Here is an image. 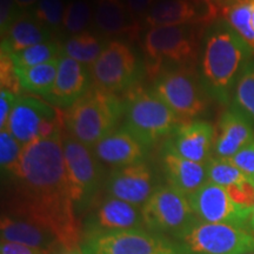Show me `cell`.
<instances>
[{
    "instance_id": "cell-1",
    "label": "cell",
    "mask_w": 254,
    "mask_h": 254,
    "mask_svg": "<svg viewBox=\"0 0 254 254\" xmlns=\"http://www.w3.org/2000/svg\"><path fill=\"white\" fill-rule=\"evenodd\" d=\"M11 213L52 232L63 249L82 244L64 158L63 131L25 145L11 174Z\"/></svg>"
},
{
    "instance_id": "cell-2",
    "label": "cell",
    "mask_w": 254,
    "mask_h": 254,
    "mask_svg": "<svg viewBox=\"0 0 254 254\" xmlns=\"http://www.w3.org/2000/svg\"><path fill=\"white\" fill-rule=\"evenodd\" d=\"M254 50L226 20L209 25L202 40L200 81L209 97L227 105Z\"/></svg>"
},
{
    "instance_id": "cell-3",
    "label": "cell",
    "mask_w": 254,
    "mask_h": 254,
    "mask_svg": "<svg viewBox=\"0 0 254 254\" xmlns=\"http://www.w3.org/2000/svg\"><path fill=\"white\" fill-rule=\"evenodd\" d=\"M124 112L125 104L116 94L92 87L65 112V128L73 138L93 150L116 131Z\"/></svg>"
},
{
    "instance_id": "cell-4",
    "label": "cell",
    "mask_w": 254,
    "mask_h": 254,
    "mask_svg": "<svg viewBox=\"0 0 254 254\" xmlns=\"http://www.w3.org/2000/svg\"><path fill=\"white\" fill-rule=\"evenodd\" d=\"M180 119L154 91L136 90L125 104L124 127L147 147L171 135Z\"/></svg>"
},
{
    "instance_id": "cell-5",
    "label": "cell",
    "mask_w": 254,
    "mask_h": 254,
    "mask_svg": "<svg viewBox=\"0 0 254 254\" xmlns=\"http://www.w3.org/2000/svg\"><path fill=\"white\" fill-rule=\"evenodd\" d=\"M183 254H244L254 252L250 230L227 224L206 222L196 218L176 237Z\"/></svg>"
},
{
    "instance_id": "cell-6",
    "label": "cell",
    "mask_w": 254,
    "mask_h": 254,
    "mask_svg": "<svg viewBox=\"0 0 254 254\" xmlns=\"http://www.w3.org/2000/svg\"><path fill=\"white\" fill-rule=\"evenodd\" d=\"M63 146L72 201L77 215L80 217L97 200L104 171L92 148L68 133H63Z\"/></svg>"
},
{
    "instance_id": "cell-7",
    "label": "cell",
    "mask_w": 254,
    "mask_h": 254,
    "mask_svg": "<svg viewBox=\"0 0 254 254\" xmlns=\"http://www.w3.org/2000/svg\"><path fill=\"white\" fill-rule=\"evenodd\" d=\"M144 227L153 233L176 238L196 220L189 196L171 185L158 186L141 207Z\"/></svg>"
},
{
    "instance_id": "cell-8",
    "label": "cell",
    "mask_w": 254,
    "mask_h": 254,
    "mask_svg": "<svg viewBox=\"0 0 254 254\" xmlns=\"http://www.w3.org/2000/svg\"><path fill=\"white\" fill-rule=\"evenodd\" d=\"M65 113L49 101L36 97H18L6 128L21 145L63 131Z\"/></svg>"
},
{
    "instance_id": "cell-9",
    "label": "cell",
    "mask_w": 254,
    "mask_h": 254,
    "mask_svg": "<svg viewBox=\"0 0 254 254\" xmlns=\"http://www.w3.org/2000/svg\"><path fill=\"white\" fill-rule=\"evenodd\" d=\"M81 249L85 254H165L179 246L167 237L139 227L84 236Z\"/></svg>"
},
{
    "instance_id": "cell-10",
    "label": "cell",
    "mask_w": 254,
    "mask_h": 254,
    "mask_svg": "<svg viewBox=\"0 0 254 254\" xmlns=\"http://www.w3.org/2000/svg\"><path fill=\"white\" fill-rule=\"evenodd\" d=\"M153 91L179 119H192L205 112V94L195 73L187 66L161 72L155 78Z\"/></svg>"
},
{
    "instance_id": "cell-11",
    "label": "cell",
    "mask_w": 254,
    "mask_h": 254,
    "mask_svg": "<svg viewBox=\"0 0 254 254\" xmlns=\"http://www.w3.org/2000/svg\"><path fill=\"white\" fill-rule=\"evenodd\" d=\"M147 73L157 78L164 63L171 62L186 66L194 57L193 34L187 25L150 27L144 39Z\"/></svg>"
},
{
    "instance_id": "cell-12",
    "label": "cell",
    "mask_w": 254,
    "mask_h": 254,
    "mask_svg": "<svg viewBox=\"0 0 254 254\" xmlns=\"http://www.w3.org/2000/svg\"><path fill=\"white\" fill-rule=\"evenodd\" d=\"M90 72L93 87L116 94L135 86L140 67L131 47L113 40L106 44Z\"/></svg>"
},
{
    "instance_id": "cell-13",
    "label": "cell",
    "mask_w": 254,
    "mask_h": 254,
    "mask_svg": "<svg viewBox=\"0 0 254 254\" xmlns=\"http://www.w3.org/2000/svg\"><path fill=\"white\" fill-rule=\"evenodd\" d=\"M189 201L195 217L206 222L227 224L250 230L253 208L238 205L227 190L212 182H206L189 195Z\"/></svg>"
},
{
    "instance_id": "cell-14",
    "label": "cell",
    "mask_w": 254,
    "mask_h": 254,
    "mask_svg": "<svg viewBox=\"0 0 254 254\" xmlns=\"http://www.w3.org/2000/svg\"><path fill=\"white\" fill-rule=\"evenodd\" d=\"M90 208L81 225L82 237L144 227L141 208L113 196H106L99 202L95 200Z\"/></svg>"
},
{
    "instance_id": "cell-15",
    "label": "cell",
    "mask_w": 254,
    "mask_h": 254,
    "mask_svg": "<svg viewBox=\"0 0 254 254\" xmlns=\"http://www.w3.org/2000/svg\"><path fill=\"white\" fill-rule=\"evenodd\" d=\"M155 189L153 172L144 161L114 168L105 180V190L110 196L140 208L153 194Z\"/></svg>"
},
{
    "instance_id": "cell-16",
    "label": "cell",
    "mask_w": 254,
    "mask_h": 254,
    "mask_svg": "<svg viewBox=\"0 0 254 254\" xmlns=\"http://www.w3.org/2000/svg\"><path fill=\"white\" fill-rule=\"evenodd\" d=\"M215 135L211 124L195 120L178 126L163 148L195 163L206 164L211 159Z\"/></svg>"
},
{
    "instance_id": "cell-17",
    "label": "cell",
    "mask_w": 254,
    "mask_h": 254,
    "mask_svg": "<svg viewBox=\"0 0 254 254\" xmlns=\"http://www.w3.org/2000/svg\"><path fill=\"white\" fill-rule=\"evenodd\" d=\"M92 84L87 66L62 55L55 85L45 100L58 109H69L91 90Z\"/></svg>"
},
{
    "instance_id": "cell-18",
    "label": "cell",
    "mask_w": 254,
    "mask_h": 254,
    "mask_svg": "<svg viewBox=\"0 0 254 254\" xmlns=\"http://www.w3.org/2000/svg\"><path fill=\"white\" fill-rule=\"evenodd\" d=\"M147 148L123 126L95 145L93 152L100 163L119 168L142 163Z\"/></svg>"
},
{
    "instance_id": "cell-19",
    "label": "cell",
    "mask_w": 254,
    "mask_h": 254,
    "mask_svg": "<svg viewBox=\"0 0 254 254\" xmlns=\"http://www.w3.org/2000/svg\"><path fill=\"white\" fill-rule=\"evenodd\" d=\"M218 128L214 151L219 158L231 159L254 140L252 122L234 106L222 113Z\"/></svg>"
},
{
    "instance_id": "cell-20",
    "label": "cell",
    "mask_w": 254,
    "mask_h": 254,
    "mask_svg": "<svg viewBox=\"0 0 254 254\" xmlns=\"http://www.w3.org/2000/svg\"><path fill=\"white\" fill-rule=\"evenodd\" d=\"M1 241L21 244L55 254L63 249L58 238L52 232L26 219L13 214H4L0 221Z\"/></svg>"
},
{
    "instance_id": "cell-21",
    "label": "cell",
    "mask_w": 254,
    "mask_h": 254,
    "mask_svg": "<svg viewBox=\"0 0 254 254\" xmlns=\"http://www.w3.org/2000/svg\"><path fill=\"white\" fill-rule=\"evenodd\" d=\"M93 19L98 30L106 36L138 37V20L123 0H97Z\"/></svg>"
},
{
    "instance_id": "cell-22",
    "label": "cell",
    "mask_w": 254,
    "mask_h": 254,
    "mask_svg": "<svg viewBox=\"0 0 254 254\" xmlns=\"http://www.w3.org/2000/svg\"><path fill=\"white\" fill-rule=\"evenodd\" d=\"M161 167L168 185L189 196L207 182L206 164L189 160L163 148Z\"/></svg>"
},
{
    "instance_id": "cell-23",
    "label": "cell",
    "mask_w": 254,
    "mask_h": 254,
    "mask_svg": "<svg viewBox=\"0 0 254 254\" xmlns=\"http://www.w3.org/2000/svg\"><path fill=\"white\" fill-rule=\"evenodd\" d=\"M53 32L32 12H21L5 37L1 38V53L12 55L28 47L52 40Z\"/></svg>"
},
{
    "instance_id": "cell-24",
    "label": "cell",
    "mask_w": 254,
    "mask_h": 254,
    "mask_svg": "<svg viewBox=\"0 0 254 254\" xmlns=\"http://www.w3.org/2000/svg\"><path fill=\"white\" fill-rule=\"evenodd\" d=\"M198 17L195 6L190 0H160L152 6L145 23L150 27L178 26L192 23Z\"/></svg>"
},
{
    "instance_id": "cell-25",
    "label": "cell",
    "mask_w": 254,
    "mask_h": 254,
    "mask_svg": "<svg viewBox=\"0 0 254 254\" xmlns=\"http://www.w3.org/2000/svg\"><path fill=\"white\" fill-rule=\"evenodd\" d=\"M59 59L56 58L32 67L15 68L21 91L46 98L55 85Z\"/></svg>"
},
{
    "instance_id": "cell-26",
    "label": "cell",
    "mask_w": 254,
    "mask_h": 254,
    "mask_svg": "<svg viewBox=\"0 0 254 254\" xmlns=\"http://www.w3.org/2000/svg\"><path fill=\"white\" fill-rule=\"evenodd\" d=\"M105 46L97 36L90 32H82L66 41L63 46V55L90 67L99 58Z\"/></svg>"
},
{
    "instance_id": "cell-27",
    "label": "cell",
    "mask_w": 254,
    "mask_h": 254,
    "mask_svg": "<svg viewBox=\"0 0 254 254\" xmlns=\"http://www.w3.org/2000/svg\"><path fill=\"white\" fill-rule=\"evenodd\" d=\"M63 55V46L58 41L50 40L46 43L38 44L19 52L9 55L15 68H26L40 65L50 60L60 58ZM8 56V55H7Z\"/></svg>"
},
{
    "instance_id": "cell-28",
    "label": "cell",
    "mask_w": 254,
    "mask_h": 254,
    "mask_svg": "<svg viewBox=\"0 0 254 254\" xmlns=\"http://www.w3.org/2000/svg\"><path fill=\"white\" fill-rule=\"evenodd\" d=\"M232 100V106L254 123V60H251L241 73Z\"/></svg>"
},
{
    "instance_id": "cell-29",
    "label": "cell",
    "mask_w": 254,
    "mask_h": 254,
    "mask_svg": "<svg viewBox=\"0 0 254 254\" xmlns=\"http://www.w3.org/2000/svg\"><path fill=\"white\" fill-rule=\"evenodd\" d=\"M225 20L254 50V28L251 23V0H237L222 9Z\"/></svg>"
},
{
    "instance_id": "cell-30",
    "label": "cell",
    "mask_w": 254,
    "mask_h": 254,
    "mask_svg": "<svg viewBox=\"0 0 254 254\" xmlns=\"http://www.w3.org/2000/svg\"><path fill=\"white\" fill-rule=\"evenodd\" d=\"M206 172L207 180L217 185L228 189V187L237 185L247 177L234 165L230 159L226 158H211L206 163Z\"/></svg>"
},
{
    "instance_id": "cell-31",
    "label": "cell",
    "mask_w": 254,
    "mask_h": 254,
    "mask_svg": "<svg viewBox=\"0 0 254 254\" xmlns=\"http://www.w3.org/2000/svg\"><path fill=\"white\" fill-rule=\"evenodd\" d=\"M92 17L93 11L88 2L85 0H74L66 6L63 27L68 33L77 36L82 32H86L85 30L90 25Z\"/></svg>"
},
{
    "instance_id": "cell-32",
    "label": "cell",
    "mask_w": 254,
    "mask_h": 254,
    "mask_svg": "<svg viewBox=\"0 0 254 254\" xmlns=\"http://www.w3.org/2000/svg\"><path fill=\"white\" fill-rule=\"evenodd\" d=\"M65 9L63 0H39L32 9V13L51 31L56 32L63 27Z\"/></svg>"
},
{
    "instance_id": "cell-33",
    "label": "cell",
    "mask_w": 254,
    "mask_h": 254,
    "mask_svg": "<svg viewBox=\"0 0 254 254\" xmlns=\"http://www.w3.org/2000/svg\"><path fill=\"white\" fill-rule=\"evenodd\" d=\"M24 146L7 129L0 132V166L2 172L11 176L20 159Z\"/></svg>"
},
{
    "instance_id": "cell-34",
    "label": "cell",
    "mask_w": 254,
    "mask_h": 254,
    "mask_svg": "<svg viewBox=\"0 0 254 254\" xmlns=\"http://www.w3.org/2000/svg\"><path fill=\"white\" fill-rule=\"evenodd\" d=\"M0 81H1V88L4 90H7L14 94H18L21 91L13 63L9 56L5 53L0 55Z\"/></svg>"
},
{
    "instance_id": "cell-35",
    "label": "cell",
    "mask_w": 254,
    "mask_h": 254,
    "mask_svg": "<svg viewBox=\"0 0 254 254\" xmlns=\"http://www.w3.org/2000/svg\"><path fill=\"white\" fill-rule=\"evenodd\" d=\"M21 9L15 0H0V33L1 38L7 34L12 25L19 15L21 14Z\"/></svg>"
},
{
    "instance_id": "cell-36",
    "label": "cell",
    "mask_w": 254,
    "mask_h": 254,
    "mask_svg": "<svg viewBox=\"0 0 254 254\" xmlns=\"http://www.w3.org/2000/svg\"><path fill=\"white\" fill-rule=\"evenodd\" d=\"M230 160L233 163L247 178L254 180V140L241 148Z\"/></svg>"
},
{
    "instance_id": "cell-37",
    "label": "cell",
    "mask_w": 254,
    "mask_h": 254,
    "mask_svg": "<svg viewBox=\"0 0 254 254\" xmlns=\"http://www.w3.org/2000/svg\"><path fill=\"white\" fill-rule=\"evenodd\" d=\"M17 99V94L1 88V92H0V128L1 129L6 128L8 118L11 116Z\"/></svg>"
},
{
    "instance_id": "cell-38",
    "label": "cell",
    "mask_w": 254,
    "mask_h": 254,
    "mask_svg": "<svg viewBox=\"0 0 254 254\" xmlns=\"http://www.w3.org/2000/svg\"><path fill=\"white\" fill-rule=\"evenodd\" d=\"M0 254H50L45 251L34 249V247L21 245V244L1 241L0 244Z\"/></svg>"
},
{
    "instance_id": "cell-39",
    "label": "cell",
    "mask_w": 254,
    "mask_h": 254,
    "mask_svg": "<svg viewBox=\"0 0 254 254\" xmlns=\"http://www.w3.org/2000/svg\"><path fill=\"white\" fill-rule=\"evenodd\" d=\"M126 4L135 18H140L147 15L154 5V0H126Z\"/></svg>"
},
{
    "instance_id": "cell-40",
    "label": "cell",
    "mask_w": 254,
    "mask_h": 254,
    "mask_svg": "<svg viewBox=\"0 0 254 254\" xmlns=\"http://www.w3.org/2000/svg\"><path fill=\"white\" fill-rule=\"evenodd\" d=\"M196 5L205 7V21H211L217 17L218 7L214 4V0H193Z\"/></svg>"
},
{
    "instance_id": "cell-41",
    "label": "cell",
    "mask_w": 254,
    "mask_h": 254,
    "mask_svg": "<svg viewBox=\"0 0 254 254\" xmlns=\"http://www.w3.org/2000/svg\"><path fill=\"white\" fill-rule=\"evenodd\" d=\"M15 1H17L18 6L20 7L21 11H23V9L34 7V6L39 2V0H15Z\"/></svg>"
},
{
    "instance_id": "cell-42",
    "label": "cell",
    "mask_w": 254,
    "mask_h": 254,
    "mask_svg": "<svg viewBox=\"0 0 254 254\" xmlns=\"http://www.w3.org/2000/svg\"><path fill=\"white\" fill-rule=\"evenodd\" d=\"M55 254H85L81 247L77 249H60Z\"/></svg>"
},
{
    "instance_id": "cell-43",
    "label": "cell",
    "mask_w": 254,
    "mask_h": 254,
    "mask_svg": "<svg viewBox=\"0 0 254 254\" xmlns=\"http://www.w3.org/2000/svg\"><path fill=\"white\" fill-rule=\"evenodd\" d=\"M234 1H237V0H214V4L218 7V9L219 8L224 9L225 7H227L228 5H231L232 2Z\"/></svg>"
},
{
    "instance_id": "cell-44",
    "label": "cell",
    "mask_w": 254,
    "mask_h": 254,
    "mask_svg": "<svg viewBox=\"0 0 254 254\" xmlns=\"http://www.w3.org/2000/svg\"><path fill=\"white\" fill-rule=\"evenodd\" d=\"M251 23L254 28V0H251Z\"/></svg>"
},
{
    "instance_id": "cell-45",
    "label": "cell",
    "mask_w": 254,
    "mask_h": 254,
    "mask_svg": "<svg viewBox=\"0 0 254 254\" xmlns=\"http://www.w3.org/2000/svg\"><path fill=\"white\" fill-rule=\"evenodd\" d=\"M250 231L251 233L254 236V208H253V212H252V215H251V220H250Z\"/></svg>"
},
{
    "instance_id": "cell-46",
    "label": "cell",
    "mask_w": 254,
    "mask_h": 254,
    "mask_svg": "<svg viewBox=\"0 0 254 254\" xmlns=\"http://www.w3.org/2000/svg\"><path fill=\"white\" fill-rule=\"evenodd\" d=\"M165 254H183L182 251H180V249H178L176 251H173V252H170V253H165Z\"/></svg>"
},
{
    "instance_id": "cell-47",
    "label": "cell",
    "mask_w": 254,
    "mask_h": 254,
    "mask_svg": "<svg viewBox=\"0 0 254 254\" xmlns=\"http://www.w3.org/2000/svg\"><path fill=\"white\" fill-rule=\"evenodd\" d=\"M244 254H254V252H249V253H244Z\"/></svg>"
}]
</instances>
